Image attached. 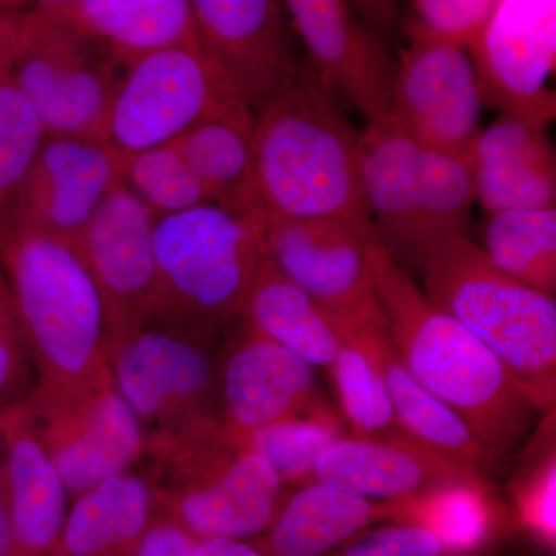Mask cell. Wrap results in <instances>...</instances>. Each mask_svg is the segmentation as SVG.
I'll return each mask as SVG.
<instances>
[{"label":"cell","instance_id":"obj_42","mask_svg":"<svg viewBox=\"0 0 556 556\" xmlns=\"http://www.w3.org/2000/svg\"><path fill=\"white\" fill-rule=\"evenodd\" d=\"M190 556H269L254 544L241 540H199Z\"/></svg>","mask_w":556,"mask_h":556},{"label":"cell","instance_id":"obj_34","mask_svg":"<svg viewBox=\"0 0 556 556\" xmlns=\"http://www.w3.org/2000/svg\"><path fill=\"white\" fill-rule=\"evenodd\" d=\"M123 182L156 219L211 203L206 189L174 142L127 156Z\"/></svg>","mask_w":556,"mask_h":556},{"label":"cell","instance_id":"obj_37","mask_svg":"<svg viewBox=\"0 0 556 556\" xmlns=\"http://www.w3.org/2000/svg\"><path fill=\"white\" fill-rule=\"evenodd\" d=\"M328 556H463L422 527L391 522L357 533Z\"/></svg>","mask_w":556,"mask_h":556},{"label":"cell","instance_id":"obj_9","mask_svg":"<svg viewBox=\"0 0 556 556\" xmlns=\"http://www.w3.org/2000/svg\"><path fill=\"white\" fill-rule=\"evenodd\" d=\"M119 70L53 7L20 13L10 79L47 135L104 139Z\"/></svg>","mask_w":556,"mask_h":556},{"label":"cell","instance_id":"obj_4","mask_svg":"<svg viewBox=\"0 0 556 556\" xmlns=\"http://www.w3.org/2000/svg\"><path fill=\"white\" fill-rule=\"evenodd\" d=\"M419 273L427 299L504 362L538 412H555V295L506 276L468 236L434 248Z\"/></svg>","mask_w":556,"mask_h":556},{"label":"cell","instance_id":"obj_13","mask_svg":"<svg viewBox=\"0 0 556 556\" xmlns=\"http://www.w3.org/2000/svg\"><path fill=\"white\" fill-rule=\"evenodd\" d=\"M482 105L541 124L555 118L556 0H496L467 47Z\"/></svg>","mask_w":556,"mask_h":556},{"label":"cell","instance_id":"obj_21","mask_svg":"<svg viewBox=\"0 0 556 556\" xmlns=\"http://www.w3.org/2000/svg\"><path fill=\"white\" fill-rule=\"evenodd\" d=\"M547 127L504 113L479 134L468 169L475 199L489 214L555 207L556 156Z\"/></svg>","mask_w":556,"mask_h":556},{"label":"cell","instance_id":"obj_24","mask_svg":"<svg viewBox=\"0 0 556 556\" xmlns=\"http://www.w3.org/2000/svg\"><path fill=\"white\" fill-rule=\"evenodd\" d=\"M163 514L144 473L123 471L76 497L58 546L60 556H135L146 530Z\"/></svg>","mask_w":556,"mask_h":556},{"label":"cell","instance_id":"obj_6","mask_svg":"<svg viewBox=\"0 0 556 556\" xmlns=\"http://www.w3.org/2000/svg\"><path fill=\"white\" fill-rule=\"evenodd\" d=\"M142 459L163 514L197 540L263 535L283 501L268 460L237 444L222 420L146 444Z\"/></svg>","mask_w":556,"mask_h":556},{"label":"cell","instance_id":"obj_41","mask_svg":"<svg viewBox=\"0 0 556 556\" xmlns=\"http://www.w3.org/2000/svg\"><path fill=\"white\" fill-rule=\"evenodd\" d=\"M20 36V13L0 10V84L11 78Z\"/></svg>","mask_w":556,"mask_h":556},{"label":"cell","instance_id":"obj_8","mask_svg":"<svg viewBox=\"0 0 556 556\" xmlns=\"http://www.w3.org/2000/svg\"><path fill=\"white\" fill-rule=\"evenodd\" d=\"M217 338L149 320L110 351L113 386L138 417L146 444L219 420Z\"/></svg>","mask_w":556,"mask_h":556},{"label":"cell","instance_id":"obj_28","mask_svg":"<svg viewBox=\"0 0 556 556\" xmlns=\"http://www.w3.org/2000/svg\"><path fill=\"white\" fill-rule=\"evenodd\" d=\"M244 327L288 348L314 368H331L339 334L331 313L263 257L240 316Z\"/></svg>","mask_w":556,"mask_h":556},{"label":"cell","instance_id":"obj_1","mask_svg":"<svg viewBox=\"0 0 556 556\" xmlns=\"http://www.w3.org/2000/svg\"><path fill=\"white\" fill-rule=\"evenodd\" d=\"M251 212L277 219L340 218L372 228L361 134L313 68L258 113L252 149Z\"/></svg>","mask_w":556,"mask_h":556},{"label":"cell","instance_id":"obj_22","mask_svg":"<svg viewBox=\"0 0 556 556\" xmlns=\"http://www.w3.org/2000/svg\"><path fill=\"white\" fill-rule=\"evenodd\" d=\"M0 464L13 521L14 556L56 554L68 493L33 427L27 405L0 413Z\"/></svg>","mask_w":556,"mask_h":556},{"label":"cell","instance_id":"obj_7","mask_svg":"<svg viewBox=\"0 0 556 556\" xmlns=\"http://www.w3.org/2000/svg\"><path fill=\"white\" fill-rule=\"evenodd\" d=\"M372 228L399 266L419 269L439 244L468 236L475 190L464 161L417 144L390 115L361 134Z\"/></svg>","mask_w":556,"mask_h":556},{"label":"cell","instance_id":"obj_39","mask_svg":"<svg viewBox=\"0 0 556 556\" xmlns=\"http://www.w3.org/2000/svg\"><path fill=\"white\" fill-rule=\"evenodd\" d=\"M197 541L185 527L160 514L139 541L135 556H190Z\"/></svg>","mask_w":556,"mask_h":556},{"label":"cell","instance_id":"obj_5","mask_svg":"<svg viewBox=\"0 0 556 556\" xmlns=\"http://www.w3.org/2000/svg\"><path fill=\"white\" fill-rule=\"evenodd\" d=\"M263 239L265 225L257 215L215 203L156 219L149 320L222 331L247 302L265 257Z\"/></svg>","mask_w":556,"mask_h":556},{"label":"cell","instance_id":"obj_38","mask_svg":"<svg viewBox=\"0 0 556 556\" xmlns=\"http://www.w3.org/2000/svg\"><path fill=\"white\" fill-rule=\"evenodd\" d=\"M415 20L409 24L420 30L470 46L492 13L496 0H409Z\"/></svg>","mask_w":556,"mask_h":556},{"label":"cell","instance_id":"obj_40","mask_svg":"<svg viewBox=\"0 0 556 556\" xmlns=\"http://www.w3.org/2000/svg\"><path fill=\"white\" fill-rule=\"evenodd\" d=\"M358 21L382 38L396 28L401 7L399 0H346Z\"/></svg>","mask_w":556,"mask_h":556},{"label":"cell","instance_id":"obj_44","mask_svg":"<svg viewBox=\"0 0 556 556\" xmlns=\"http://www.w3.org/2000/svg\"><path fill=\"white\" fill-rule=\"evenodd\" d=\"M76 2V0H0V10L10 11V13H25L40 7L65 5V3Z\"/></svg>","mask_w":556,"mask_h":556},{"label":"cell","instance_id":"obj_14","mask_svg":"<svg viewBox=\"0 0 556 556\" xmlns=\"http://www.w3.org/2000/svg\"><path fill=\"white\" fill-rule=\"evenodd\" d=\"M155 223L152 211L121 182L76 241L104 303L109 354L144 327L152 313Z\"/></svg>","mask_w":556,"mask_h":556},{"label":"cell","instance_id":"obj_11","mask_svg":"<svg viewBox=\"0 0 556 556\" xmlns=\"http://www.w3.org/2000/svg\"><path fill=\"white\" fill-rule=\"evenodd\" d=\"M25 405L73 500L141 463L144 431L112 379L83 391L36 386Z\"/></svg>","mask_w":556,"mask_h":556},{"label":"cell","instance_id":"obj_31","mask_svg":"<svg viewBox=\"0 0 556 556\" xmlns=\"http://www.w3.org/2000/svg\"><path fill=\"white\" fill-rule=\"evenodd\" d=\"M481 248L506 276L544 294L555 295V207L490 214Z\"/></svg>","mask_w":556,"mask_h":556},{"label":"cell","instance_id":"obj_30","mask_svg":"<svg viewBox=\"0 0 556 556\" xmlns=\"http://www.w3.org/2000/svg\"><path fill=\"white\" fill-rule=\"evenodd\" d=\"M255 121L257 116L244 109L203 121L175 139L211 203L251 212Z\"/></svg>","mask_w":556,"mask_h":556},{"label":"cell","instance_id":"obj_33","mask_svg":"<svg viewBox=\"0 0 556 556\" xmlns=\"http://www.w3.org/2000/svg\"><path fill=\"white\" fill-rule=\"evenodd\" d=\"M46 135L11 79L0 84V247L13 229L22 188Z\"/></svg>","mask_w":556,"mask_h":556},{"label":"cell","instance_id":"obj_43","mask_svg":"<svg viewBox=\"0 0 556 556\" xmlns=\"http://www.w3.org/2000/svg\"><path fill=\"white\" fill-rule=\"evenodd\" d=\"M16 543H14L13 521L9 495H7L5 479H3L2 464H0V556H14Z\"/></svg>","mask_w":556,"mask_h":556},{"label":"cell","instance_id":"obj_20","mask_svg":"<svg viewBox=\"0 0 556 556\" xmlns=\"http://www.w3.org/2000/svg\"><path fill=\"white\" fill-rule=\"evenodd\" d=\"M309 481L369 501L402 500L455 482L489 481L457 466L404 431L387 437H343L311 468Z\"/></svg>","mask_w":556,"mask_h":556},{"label":"cell","instance_id":"obj_16","mask_svg":"<svg viewBox=\"0 0 556 556\" xmlns=\"http://www.w3.org/2000/svg\"><path fill=\"white\" fill-rule=\"evenodd\" d=\"M263 240L274 268L325 309L340 313L375 299L383 248L375 228L329 217L277 219Z\"/></svg>","mask_w":556,"mask_h":556},{"label":"cell","instance_id":"obj_29","mask_svg":"<svg viewBox=\"0 0 556 556\" xmlns=\"http://www.w3.org/2000/svg\"><path fill=\"white\" fill-rule=\"evenodd\" d=\"M380 507L382 521L422 527L463 556H484L506 525L489 481L431 486Z\"/></svg>","mask_w":556,"mask_h":556},{"label":"cell","instance_id":"obj_36","mask_svg":"<svg viewBox=\"0 0 556 556\" xmlns=\"http://www.w3.org/2000/svg\"><path fill=\"white\" fill-rule=\"evenodd\" d=\"M38 386V376L25 342L9 281L0 269V413L25 404Z\"/></svg>","mask_w":556,"mask_h":556},{"label":"cell","instance_id":"obj_10","mask_svg":"<svg viewBox=\"0 0 556 556\" xmlns=\"http://www.w3.org/2000/svg\"><path fill=\"white\" fill-rule=\"evenodd\" d=\"M244 109L203 43L172 47L124 70L104 139L129 156L169 144L203 121Z\"/></svg>","mask_w":556,"mask_h":556},{"label":"cell","instance_id":"obj_12","mask_svg":"<svg viewBox=\"0 0 556 556\" xmlns=\"http://www.w3.org/2000/svg\"><path fill=\"white\" fill-rule=\"evenodd\" d=\"M396 62L390 118L417 144L468 164L481 127L477 70L466 47L408 25Z\"/></svg>","mask_w":556,"mask_h":556},{"label":"cell","instance_id":"obj_15","mask_svg":"<svg viewBox=\"0 0 556 556\" xmlns=\"http://www.w3.org/2000/svg\"><path fill=\"white\" fill-rule=\"evenodd\" d=\"M206 49L255 116L298 76L283 0H189Z\"/></svg>","mask_w":556,"mask_h":556},{"label":"cell","instance_id":"obj_23","mask_svg":"<svg viewBox=\"0 0 556 556\" xmlns=\"http://www.w3.org/2000/svg\"><path fill=\"white\" fill-rule=\"evenodd\" d=\"M53 9L121 70L156 51L201 43L189 0H76Z\"/></svg>","mask_w":556,"mask_h":556},{"label":"cell","instance_id":"obj_19","mask_svg":"<svg viewBox=\"0 0 556 556\" xmlns=\"http://www.w3.org/2000/svg\"><path fill=\"white\" fill-rule=\"evenodd\" d=\"M316 368L298 354L244 327L219 361L218 409L223 426L248 433L320 405Z\"/></svg>","mask_w":556,"mask_h":556},{"label":"cell","instance_id":"obj_26","mask_svg":"<svg viewBox=\"0 0 556 556\" xmlns=\"http://www.w3.org/2000/svg\"><path fill=\"white\" fill-rule=\"evenodd\" d=\"M376 521L378 501L309 481L281 501L257 546L269 556H328Z\"/></svg>","mask_w":556,"mask_h":556},{"label":"cell","instance_id":"obj_17","mask_svg":"<svg viewBox=\"0 0 556 556\" xmlns=\"http://www.w3.org/2000/svg\"><path fill=\"white\" fill-rule=\"evenodd\" d=\"M126 163L127 155L104 139L46 135L22 188L14 226L76 244L102 201L123 182Z\"/></svg>","mask_w":556,"mask_h":556},{"label":"cell","instance_id":"obj_35","mask_svg":"<svg viewBox=\"0 0 556 556\" xmlns=\"http://www.w3.org/2000/svg\"><path fill=\"white\" fill-rule=\"evenodd\" d=\"M521 468L514 484L515 506L521 526L538 543L548 548L556 544V455L555 441L533 455Z\"/></svg>","mask_w":556,"mask_h":556},{"label":"cell","instance_id":"obj_18","mask_svg":"<svg viewBox=\"0 0 556 556\" xmlns=\"http://www.w3.org/2000/svg\"><path fill=\"white\" fill-rule=\"evenodd\" d=\"M283 5L321 83L367 123L387 116L396 61L380 36L357 20L346 0H283Z\"/></svg>","mask_w":556,"mask_h":556},{"label":"cell","instance_id":"obj_3","mask_svg":"<svg viewBox=\"0 0 556 556\" xmlns=\"http://www.w3.org/2000/svg\"><path fill=\"white\" fill-rule=\"evenodd\" d=\"M0 269L38 386L83 391L112 379L104 303L75 243L14 226Z\"/></svg>","mask_w":556,"mask_h":556},{"label":"cell","instance_id":"obj_2","mask_svg":"<svg viewBox=\"0 0 556 556\" xmlns=\"http://www.w3.org/2000/svg\"><path fill=\"white\" fill-rule=\"evenodd\" d=\"M375 295L399 357L500 463L529 433L538 408L514 372L456 318L437 308L383 247Z\"/></svg>","mask_w":556,"mask_h":556},{"label":"cell","instance_id":"obj_32","mask_svg":"<svg viewBox=\"0 0 556 556\" xmlns=\"http://www.w3.org/2000/svg\"><path fill=\"white\" fill-rule=\"evenodd\" d=\"M226 431L241 447L265 457L283 485L309 482L311 468L318 456L346 437L339 417L321 404L305 415L289 417L248 433H233L228 428Z\"/></svg>","mask_w":556,"mask_h":556},{"label":"cell","instance_id":"obj_27","mask_svg":"<svg viewBox=\"0 0 556 556\" xmlns=\"http://www.w3.org/2000/svg\"><path fill=\"white\" fill-rule=\"evenodd\" d=\"M379 313L376 295L357 308L331 313L338 329L339 350L329 371L354 437H387L402 431L375 342V321Z\"/></svg>","mask_w":556,"mask_h":556},{"label":"cell","instance_id":"obj_25","mask_svg":"<svg viewBox=\"0 0 556 556\" xmlns=\"http://www.w3.org/2000/svg\"><path fill=\"white\" fill-rule=\"evenodd\" d=\"M375 342L401 430L445 459L489 479V475L500 468V460L452 408L420 386L408 371L390 338L382 311L375 321Z\"/></svg>","mask_w":556,"mask_h":556}]
</instances>
